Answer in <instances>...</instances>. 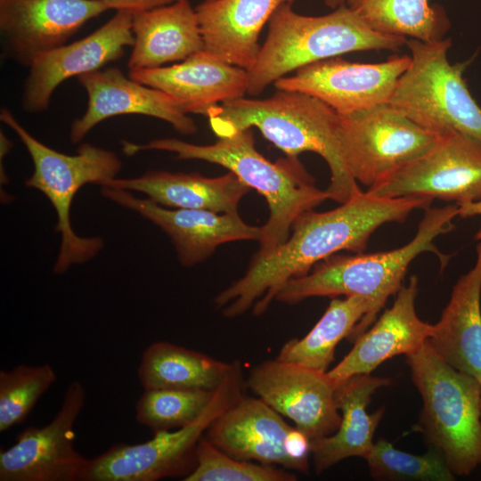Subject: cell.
<instances>
[{
  "instance_id": "obj_1",
  "label": "cell",
  "mask_w": 481,
  "mask_h": 481,
  "mask_svg": "<svg viewBox=\"0 0 481 481\" xmlns=\"http://www.w3.org/2000/svg\"><path fill=\"white\" fill-rule=\"evenodd\" d=\"M432 201L379 197L361 190L334 209L306 211L295 221L285 242L265 256H254L246 273L214 302L228 318L250 308L255 315H261L290 279L307 274L316 264L339 251L362 253L379 226L404 222L412 211L429 208Z\"/></svg>"
},
{
  "instance_id": "obj_2",
  "label": "cell",
  "mask_w": 481,
  "mask_h": 481,
  "mask_svg": "<svg viewBox=\"0 0 481 481\" xmlns=\"http://www.w3.org/2000/svg\"><path fill=\"white\" fill-rule=\"evenodd\" d=\"M207 117L218 138L256 127L287 157L305 151L320 155L330 171L326 189L330 200L341 204L361 191L342 153L339 114L312 95L277 90L263 99L243 96L215 106Z\"/></svg>"
},
{
  "instance_id": "obj_3",
  "label": "cell",
  "mask_w": 481,
  "mask_h": 481,
  "mask_svg": "<svg viewBox=\"0 0 481 481\" xmlns=\"http://www.w3.org/2000/svg\"><path fill=\"white\" fill-rule=\"evenodd\" d=\"M146 150L174 152L177 159H200L220 165L257 191L265 199L270 214L262 225L263 235L255 257L265 256L285 242L293 224L302 214L330 199L326 190L314 185V178L298 157H287L273 163L258 152L252 128L218 138L209 145L175 138L154 139L146 144L122 141V151L128 156Z\"/></svg>"
},
{
  "instance_id": "obj_4",
  "label": "cell",
  "mask_w": 481,
  "mask_h": 481,
  "mask_svg": "<svg viewBox=\"0 0 481 481\" xmlns=\"http://www.w3.org/2000/svg\"><path fill=\"white\" fill-rule=\"evenodd\" d=\"M458 215L456 203L429 207L425 209L416 234L404 246L371 254L332 255L316 264L310 273L287 281L275 299L295 304L311 297H364L372 303L364 331L374 322L387 298L399 290L410 264L420 254L434 253L442 270L447 265L450 256L440 252L434 240L454 228L452 220Z\"/></svg>"
},
{
  "instance_id": "obj_5",
  "label": "cell",
  "mask_w": 481,
  "mask_h": 481,
  "mask_svg": "<svg viewBox=\"0 0 481 481\" xmlns=\"http://www.w3.org/2000/svg\"><path fill=\"white\" fill-rule=\"evenodd\" d=\"M292 5H281L268 22L257 61L247 70L249 96L322 60L357 51H395L407 42L404 37L373 30L346 4L321 16L299 14Z\"/></svg>"
},
{
  "instance_id": "obj_6",
  "label": "cell",
  "mask_w": 481,
  "mask_h": 481,
  "mask_svg": "<svg viewBox=\"0 0 481 481\" xmlns=\"http://www.w3.org/2000/svg\"><path fill=\"white\" fill-rule=\"evenodd\" d=\"M406 363L422 398L412 430L444 455L455 476H469L481 465V384L447 363L428 340Z\"/></svg>"
},
{
  "instance_id": "obj_7",
  "label": "cell",
  "mask_w": 481,
  "mask_h": 481,
  "mask_svg": "<svg viewBox=\"0 0 481 481\" xmlns=\"http://www.w3.org/2000/svg\"><path fill=\"white\" fill-rule=\"evenodd\" d=\"M0 119L19 136L32 159L34 171L25 185L42 192L56 211L55 232L61 233V241L53 272L62 273L73 264L90 260L103 248V240L76 234L69 217L72 200L86 183L102 185L116 178L120 159L88 143L81 144L75 155L59 152L31 135L6 108L1 110Z\"/></svg>"
},
{
  "instance_id": "obj_8",
  "label": "cell",
  "mask_w": 481,
  "mask_h": 481,
  "mask_svg": "<svg viewBox=\"0 0 481 481\" xmlns=\"http://www.w3.org/2000/svg\"><path fill=\"white\" fill-rule=\"evenodd\" d=\"M411 62L388 102L419 126L437 135L455 130L481 142V108L463 78V64H451L449 38L407 40Z\"/></svg>"
},
{
  "instance_id": "obj_9",
  "label": "cell",
  "mask_w": 481,
  "mask_h": 481,
  "mask_svg": "<svg viewBox=\"0 0 481 481\" xmlns=\"http://www.w3.org/2000/svg\"><path fill=\"white\" fill-rule=\"evenodd\" d=\"M240 363L234 361L213 397L192 423L153 434L144 443L115 444L102 454L87 460L80 481H157L186 477L196 466V449L209 425L242 395Z\"/></svg>"
},
{
  "instance_id": "obj_10",
  "label": "cell",
  "mask_w": 481,
  "mask_h": 481,
  "mask_svg": "<svg viewBox=\"0 0 481 481\" xmlns=\"http://www.w3.org/2000/svg\"><path fill=\"white\" fill-rule=\"evenodd\" d=\"M385 198L420 197L464 205L481 200V142L459 131L440 135L423 154L367 190Z\"/></svg>"
},
{
  "instance_id": "obj_11",
  "label": "cell",
  "mask_w": 481,
  "mask_h": 481,
  "mask_svg": "<svg viewBox=\"0 0 481 481\" xmlns=\"http://www.w3.org/2000/svg\"><path fill=\"white\" fill-rule=\"evenodd\" d=\"M440 135L388 102L339 115L338 137L346 167L357 183L368 187L423 154Z\"/></svg>"
},
{
  "instance_id": "obj_12",
  "label": "cell",
  "mask_w": 481,
  "mask_h": 481,
  "mask_svg": "<svg viewBox=\"0 0 481 481\" xmlns=\"http://www.w3.org/2000/svg\"><path fill=\"white\" fill-rule=\"evenodd\" d=\"M85 402L83 384L71 381L48 424L28 427L12 446L1 450L0 480L80 481L87 459L74 446V427Z\"/></svg>"
},
{
  "instance_id": "obj_13",
  "label": "cell",
  "mask_w": 481,
  "mask_h": 481,
  "mask_svg": "<svg viewBox=\"0 0 481 481\" xmlns=\"http://www.w3.org/2000/svg\"><path fill=\"white\" fill-rule=\"evenodd\" d=\"M410 62L409 55H395L378 63L333 57L302 67L273 86L312 95L338 114L347 115L387 103Z\"/></svg>"
},
{
  "instance_id": "obj_14",
  "label": "cell",
  "mask_w": 481,
  "mask_h": 481,
  "mask_svg": "<svg viewBox=\"0 0 481 481\" xmlns=\"http://www.w3.org/2000/svg\"><path fill=\"white\" fill-rule=\"evenodd\" d=\"M247 385L311 440L330 436L339 427L336 385L327 372L275 358L256 365Z\"/></svg>"
},
{
  "instance_id": "obj_15",
  "label": "cell",
  "mask_w": 481,
  "mask_h": 481,
  "mask_svg": "<svg viewBox=\"0 0 481 481\" xmlns=\"http://www.w3.org/2000/svg\"><path fill=\"white\" fill-rule=\"evenodd\" d=\"M132 18V12L118 10L90 35L38 56L25 79L23 110L37 113L47 110L53 94L66 79L102 69L120 59L134 44Z\"/></svg>"
},
{
  "instance_id": "obj_16",
  "label": "cell",
  "mask_w": 481,
  "mask_h": 481,
  "mask_svg": "<svg viewBox=\"0 0 481 481\" xmlns=\"http://www.w3.org/2000/svg\"><path fill=\"white\" fill-rule=\"evenodd\" d=\"M110 10L98 0H0V30L11 56L29 67Z\"/></svg>"
},
{
  "instance_id": "obj_17",
  "label": "cell",
  "mask_w": 481,
  "mask_h": 481,
  "mask_svg": "<svg viewBox=\"0 0 481 481\" xmlns=\"http://www.w3.org/2000/svg\"><path fill=\"white\" fill-rule=\"evenodd\" d=\"M104 197L128 208L159 226L172 240L180 262L192 266L208 258L221 244L257 240L263 226L246 224L238 213L204 209H167L150 199H139L128 191L102 186Z\"/></svg>"
},
{
  "instance_id": "obj_18",
  "label": "cell",
  "mask_w": 481,
  "mask_h": 481,
  "mask_svg": "<svg viewBox=\"0 0 481 481\" xmlns=\"http://www.w3.org/2000/svg\"><path fill=\"white\" fill-rule=\"evenodd\" d=\"M87 94L85 113L71 125L69 138L80 142L100 122L114 116L139 114L169 123L182 135H192L197 125L177 102L159 89L132 79L116 67L77 77Z\"/></svg>"
},
{
  "instance_id": "obj_19",
  "label": "cell",
  "mask_w": 481,
  "mask_h": 481,
  "mask_svg": "<svg viewBox=\"0 0 481 481\" xmlns=\"http://www.w3.org/2000/svg\"><path fill=\"white\" fill-rule=\"evenodd\" d=\"M128 76L163 91L186 114L207 116L215 106L247 94V70L206 50L170 66L129 70Z\"/></svg>"
},
{
  "instance_id": "obj_20",
  "label": "cell",
  "mask_w": 481,
  "mask_h": 481,
  "mask_svg": "<svg viewBox=\"0 0 481 481\" xmlns=\"http://www.w3.org/2000/svg\"><path fill=\"white\" fill-rule=\"evenodd\" d=\"M418 278L412 275L395 294L392 306L360 334L351 351L327 373L336 384L349 377L371 374L382 363L416 352L430 337L433 325L420 319L415 309Z\"/></svg>"
},
{
  "instance_id": "obj_21",
  "label": "cell",
  "mask_w": 481,
  "mask_h": 481,
  "mask_svg": "<svg viewBox=\"0 0 481 481\" xmlns=\"http://www.w3.org/2000/svg\"><path fill=\"white\" fill-rule=\"evenodd\" d=\"M291 428L261 398L241 395L214 420L204 436L233 458L296 470L285 444Z\"/></svg>"
},
{
  "instance_id": "obj_22",
  "label": "cell",
  "mask_w": 481,
  "mask_h": 481,
  "mask_svg": "<svg viewBox=\"0 0 481 481\" xmlns=\"http://www.w3.org/2000/svg\"><path fill=\"white\" fill-rule=\"evenodd\" d=\"M297 0H203L195 12L204 50L249 69L258 56L259 35L274 12Z\"/></svg>"
},
{
  "instance_id": "obj_23",
  "label": "cell",
  "mask_w": 481,
  "mask_h": 481,
  "mask_svg": "<svg viewBox=\"0 0 481 481\" xmlns=\"http://www.w3.org/2000/svg\"><path fill=\"white\" fill-rule=\"evenodd\" d=\"M391 382L387 377L359 374L335 384L334 396L341 412V421L335 433L311 440L316 474L346 458L366 459L372 450L374 433L385 412V408L381 407L370 414L366 408L375 392Z\"/></svg>"
},
{
  "instance_id": "obj_24",
  "label": "cell",
  "mask_w": 481,
  "mask_h": 481,
  "mask_svg": "<svg viewBox=\"0 0 481 481\" xmlns=\"http://www.w3.org/2000/svg\"><path fill=\"white\" fill-rule=\"evenodd\" d=\"M481 240L474 266L454 284L428 341L451 366L481 384Z\"/></svg>"
},
{
  "instance_id": "obj_25",
  "label": "cell",
  "mask_w": 481,
  "mask_h": 481,
  "mask_svg": "<svg viewBox=\"0 0 481 481\" xmlns=\"http://www.w3.org/2000/svg\"><path fill=\"white\" fill-rule=\"evenodd\" d=\"M132 31L129 70L163 67L204 50L195 8L189 0L133 12Z\"/></svg>"
},
{
  "instance_id": "obj_26",
  "label": "cell",
  "mask_w": 481,
  "mask_h": 481,
  "mask_svg": "<svg viewBox=\"0 0 481 481\" xmlns=\"http://www.w3.org/2000/svg\"><path fill=\"white\" fill-rule=\"evenodd\" d=\"M102 186L136 191L163 207L204 209L216 213H238L240 200L250 191L236 175L217 177L198 173L149 171L135 178H113Z\"/></svg>"
},
{
  "instance_id": "obj_27",
  "label": "cell",
  "mask_w": 481,
  "mask_h": 481,
  "mask_svg": "<svg viewBox=\"0 0 481 481\" xmlns=\"http://www.w3.org/2000/svg\"><path fill=\"white\" fill-rule=\"evenodd\" d=\"M371 309V301L362 296L333 298L313 329L300 339L287 341L276 359L327 372L337 345L363 333Z\"/></svg>"
},
{
  "instance_id": "obj_28",
  "label": "cell",
  "mask_w": 481,
  "mask_h": 481,
  "mask_svg": "<svg viewBox=\"0 0 481 481\" xmlns=\"http://www.w3.org/2000/svg\"><path fill=\"white\" fill-rule=\"evenodd\" d=\"M232 363L167 342L151 344L143 353L138 379L146 389L201 388L215 390Z\"/></svg>"
},
{
  "instance_id": "obj_29",
  "label": "cell",
  "mask_w": 481,
  "mask_h": 481,
  "mask_svg": "<svg viewBox=\"0 0 481 481\" xmlns=\"http://www.w3.org/2000/svg\"><path fill=\"white\" fill-rule=\"evenodd\" d=\"M345 4L383 34L435 42L450 28L444 8L429 0H345Z\"/></svg>"
},
{
  "instance_id": "obj_30",
  "label": "cell",
  "mask_w": 481,
  "mask_h": 481,
  "mask_svg": "<svg viewBox=\"0 0 481 481\" xmlns=\"http://www.w3.org/2000/svg\"><path fill=\"white\" fill-rule=\"evenodd\" d=\"M215 390L146 389L135 404V419L153 434L185 427L202 414L209 404Z\"/></svg>"
},
{
  "instance_id": "obj_31",
  "label": "cell",
  "mask_w": 481,
  "mask_h": 481,
  "mask_svg": "<svg viewBox=\"0 0 481 481\" xmlns=\"http://www.w3.org/2000/svg\"><path fill=\"white\" fill-rule=\"evenodd\" d=\"M369 472L373 479L391 481H453L444 455L434 448L415 455L396 449L393 444L379 438L366 457Z\"/></svg>"
},
{
  "instance_id": "obj_32",
  "label": "cell",
  "mask_w": 481,
  "mask_h": 481,
  "mask_svg": "<svg viewBox=\"0 0 481 481\" xmlns=\"http://www.w3.org/2000/svg\"><path fill=\"white\" fill-rule=\"evenodd\" d=\"M49 363L19 364L0 371V432L22 423L39 398L56 381Z\"/></svg>"
},
{
  "instance_id": "obj_33",
  "label": "cell",
  "mask_w": 481,
  "mask_h": 481,
  "mask_svg": "<svg viewBox=\"0 0 481 481\" xmlns=\"http://www.w3.org/2000/svg\"><path fill=\"white\" fill-rule=\"evenodd\" d=\"M183 481H296L295 474L268 464L233 458L203 436L196 449V466Z\"/></svg>"
},
{
  "instance_id": "obj_34",
  "label": "cell",
  "mask_w": 481,
  "mask_h": 481,
  "mask_svg": "<svg viewBox=\"0 0 481 481\" xmlns=\"http://www.w3.org/2000/svg\"><path fill=\"white\" fill-rule=\"evenodd\" d=\"M110 10H126L132 12L167 5L178 0H98Z\"/></svg>"
},
{
  "instance_id": "obj_35",
  "label": "cell",
  "mask_w": 481,
  "mask_h": 481,
  "mask_svg": "<svg viewBox=\"0 0 481 481\" xmlns=\"http://www.w3.org/2000/svg\"><path fill=\"white\" fill-rule=\"evenodd\" d=\"M481 216V200L459 206L458 216L461 218ZM476 239L481 240V228L476 233Z\"/></svg>"
},
{
  "instance_id": "obj_36",
  "label": "cell",
  "mask_w": 481,
  "mask_h": 481,
  "mask_svg": "<svg viewBox=\"0 0 481 481\" xmlns=\"http://www.w3.org/2000/svg\"><path fill=\"white\" fill-rule=\"evenodd\" d=\"M324 3L328 7L336 9L340 5L345 4V0H324Z\"/></svg>"
}]
</instances>
